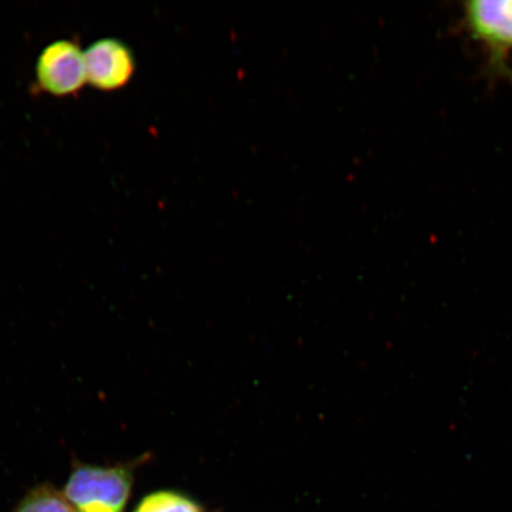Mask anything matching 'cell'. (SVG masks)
I'll return each mask as SVG.
<instances>
[{
  "mask_svg": "<svg viewBox=\"0 0 512 512\" xmlns=\"http://www.w3.org/2000/svg\"><path fill=\"white\" fill-rule=\"evenodd\" d=\"M132 484L131 466L75 463L64 497L74 512H124Z\"/></svg>",
  "mask_w": 512,
  "mask_h": 512,
  "instance_id": "obj_1",
  "label": "cell"
},
{
  "mask_svg": "<svg viewBox=\"0 0 512 512\" xmlns=\"http://www.w3.org/2000/svg\"><path fill=\"white\" fill-rule=\"evenodd\" d=\"M36 80L49 95L64 98L78 94L87 82L85 51L69 40L49 44L38 56Z\"/></svg>",
  "mask_w": 512,
  "mask_h": 512,
  "instance_id": "obj_2",
  "label": "cell"
},
{
  "mask_svg": "<svg viewBox=\"0 0 512 512\" xmlns=\"http://www.w3.org/2000/svg\"><path fill=\"white\" fill-rule=\"evenodd\" d=\"M85 61L87 82L105 92L125 87L136 68L132 50L117 38H101L91 44Z\"/></svg>",
  "mask_w": 512,
  "mask_h": 512,
  "instance_id": "obj_3",
  "label": "cell"
},
{
  "mask_svg": "<svg viewBox=\"0 0 512 512\" xmlns=\"http://www.w3.org/2000/svg\"><path fill=\"white\" fill-rule=\"evenodd\" d=\"M466 16L475 34L491 46H512V0H478L467 3Z\"/></svg>",
  "mask_w": 512,
  "mask_h": 512,
  "instance_id": "obj_4",
  "label": "cell"
},
{
  "mask_svg": "<svg viewBox=\"0 0 512 512\" xmlns=\"http://www.w3.org/2000/svg\"><path fill=\"white\" fill-rule=\"evenodd\" d=\"M16 512H74L66 497L51 485L37 486L19 504Z\"/></svg>",
  "mask_w": 512,
  "mask_h": 512,
  "instance_id": "obj_5",
  "label": "cell"
},
{
  "mask_svg": "<svg viewBox=\"0 0 512 512\" xmlns=\"http://www.w3.org/2000/svg\"><path fill=\"white\" fill-rule=\"evenodd\" d=\"M134 512H202L200 505L174 491H159L146 496Z\"/></svg>",
  "mask_w": 512,
  "mask_h": 512,
  "instance_id": "obj_6",
  "label": "cell"
}]
</instances>
